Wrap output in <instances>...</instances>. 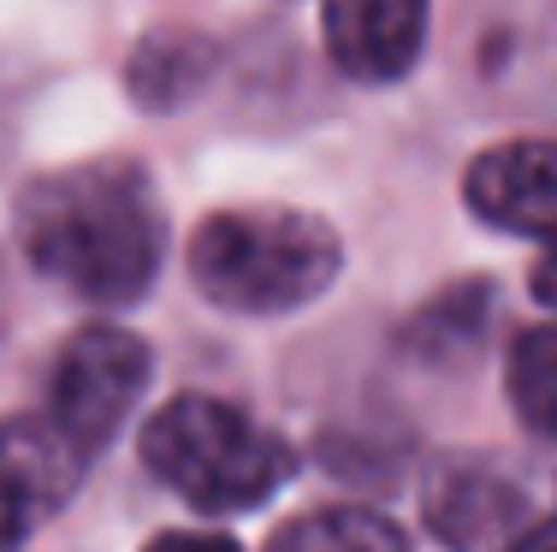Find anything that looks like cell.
Instances as JSON below:
<instances>
[{"label": "cell", "mask_w": 557, "mask_h": 552, "mask_svg": "<svg viewBox=\"0 0 557 552\" xmlns=\"http://www.w3.org/2000/svg\"><path fill=\"white\" fill-rule=\"evenodd\" d=\"M12 238L24 261L60 292L101 309L143 304L166 261V208L149 167L96 155L18 184Z\"/></svg>", "instance_id": "1"}, {"label": "cell", "mask_w": 557, "mask_h": 552, "mask_svg": "<svg viewBox=\"0 0 557 552\" xmlns=\"http://www.w3.org/2000/svg\"><path fill=\"white\" fill-rule=\"evenodd\" d=\"M190 285L225 315H290L333 292L344 244L309 208H220L190 232Z\"/></svg>", "instance_id": "2"}, {"label": "cell", "mask_w": 557, "mask_h": 552, "mask_svg": "<svg viewBox=\"0 0 557 552\" xmlns=\"http://www.w3.org/2000/svg\"><path fill=\"white\" fill-rule=\"evenodd\" d=\"M143 469L208 517H244L297 476L290 440L214 392H178L137 433Z\"/></svg>", "instance_id": "3"}, {"label": "cell", "mask_w": 557, "mask_h": 552, "mask_svg": "<svg viewBox=\"0 0 557 552\" xmlns=\"http://www.w3.org/2000/svg\"><path fill=\"white\" fill-rule=\"evenodd\" d=\"M154 375V357L125 327H84L60 345L54 375H48V416L65 428L77 452H108L119 428L131 422L143 387Z\"/></svg>", "instance_id": "4"}, {"label": "cell", "mask_w": 557, "mask_h": 552, "mask_svg": "<svg viewBox=\"0 0 557 552\" xmlns=\"http://www.w3.org/2000/svg\"><path fill=\"white\" fill-rule=\"evenodd\" d=\"M421 523L450 552H510L540 523V488L498 452H457L421 488Z\"/></svg>", "instance_id": "5"}, {"label": "cell", "mask_w": 557, "mask_h": 552, "mask_svg": "<svg viewBox=\"0 0 557 552\" xmlns=\"http://www.w3.org/2000/svg\"><path fill=\"white\" fill-rule=\"evenodd\" d=\"M89 452L65 440L54 416H7L0 422V552H18L42 517L77 493Z\"/></svg>", "instance_id": "6"}, {"label": "cell", "mask_w": 557, "mask_h": 552, "mask_svg": "<svg viewBox=\"0 0 557 552\" xmlns=\"http://www.w3.org/2000/svg\"><path fill=\"white\" fill-rule=\"evenodd\" d=\"M433 0H326L321 42L326 60L356 84H397L428 54Z\"/></svg>", "instance_id": "7"}, {"label": "cell", "mask_w": 557, "mask_h": 552, "mask_svg": "<svg viewBox=\"0 0 557 552\" xmlns=\"http://www.w3.org/2000/svg\"><path fill=\"white\" fill-rule=\"evenodd\" d=\"M462 203L493 232H516V238L557 232V143L516 137L481 149L462 173Z\"/></svg>", "instance_id": "8"}, {"label": "cell", "mask_w": 557, "mask_h": 552, "mask_svg": "<svg viewBox=\"0 0 557 552\" xmlns=\"http://www.w3.org/2000/svg\"><path fill=\"white\" fill-rule=\"evenodd\" d=\"M208 72H214V48H208L202 36L196 30H161L131 54L125 84L137 101H149L154 113H166V108H184V101L208 84Z\"/></svg>", "instance_id": "9"}, {"label": "cell", "mask_w": 557, "mask_h": 552, "mask_svg": "<svg viewBox=\"0 0 557 552\" xmlns=\"http://www.w3.org/2000/svg\"><path fill=\"white\" fill-rule=\"evenodd\" d=\"M268 552H409V535L386 511L368 505H321L290 517L268 541Z\"/></svg>", "instance_id": "10"}, {"label": "cell", "mask_w": 557, "mask_h": 552, "mask_svg": "<svg viewBox=\"0 0 557 552\" xmlns=\"http://www.w3.org/2000/svg\"><path fill=\"white\" fill-rule=\"evenodd\" d=\"M504 398L534 440L557 445V321L516 333V345L504 351Z\"/></svg>", "instance_id": "11"}, {"label": "cell", "mask_w": 557, "mask_h": 552, "mask_svg": "<svg viewBox=\"0 0 557 552\" xmlns=\"http://www.w3.org/2000/svg\"><path fill=\"white\" fill-rule=\"evenodd\" d=\"M143 552H244V547H237L232 535H220V529H166Z\"/></svg>", "instance_id": "12"}, {"label": "cell", "mask_w": 557, "mask_h": 552, "mask_svg": "<svg viewBox=\"0 0 557 552\" xmlns=\"http://www.w3.org/2000/svg\"><path fill=\"white\" fill-rule=\"evenodd\" d=\"M540 244H546V249L534 256V273H528V285H534V297L557 315V232H546Z\"/></svg>", "instance_id": "13"}, {"label": "cell", "mask_w": 557, "mask_h": 552, "mask_svg": "<svg viewBox=\"0 0 557 552\" xmlns=\"http://www.w3.org/2000/svg\"><path fill=\"white\" fill-rule=\"evenodd\" d=\"M510 552H557V517H540Z\"/></svg>", "instance_id": "14"}]
</instances>
